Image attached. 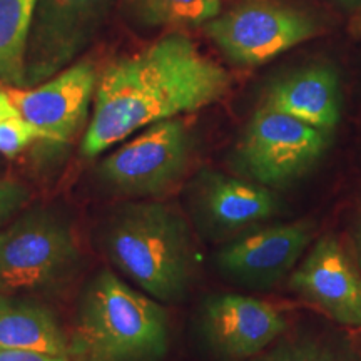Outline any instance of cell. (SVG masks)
Returning a JSON list of instances; mask_svg holds the SVG:
<instances>
[{
    "mask_svg": "<svg viewBox=\"0 0 361 361\" xmlns=\"http://www.w3.org/2000/svg\"><path fill=\"white\" fill-rule=\"evenodd\" d=\"M231 75L188 35L168 34L99 75L80 152L96 157L135 130L221 101Z\"/></svg>",
    "mask_w": 361,
    "mask_h": 361,
    "instance_id": "obj_1",
    "label": "cell"
},
{
    "mask_svg": "<svg viewBox=\"0 0 361 361\" xmlns=\"http://www.w3.org/2000/svg\"><path fill=\"white\" fill-rule=\"evenodd\" d=\"M102 247L126 278L159 303H179L196 273L191 229L178 207L142 200L126 202L102 224Z\"/></svg>",
    "mask_w": 361,
    "mask_h": 361,
    "instance_id": "obj_2",
    "label": "cell"
},
{
    "mask_svg": "<svg viewBox=\"0 0 361 361\" xmlns=\"http://www.w3.org/2000/svg\"><path fill=\"white\" fill-rule=\"evenodd\" d=\"M67 341L71 361H161L169 345L168 313L102 269L80 293Z\"/></svg>",
    "mask_w": 361,
    "mask_h": 361,
    "instance_id": "obj_3",
    "label": "cell"
},
{
    "mask_svg": "<svg viewBox=\"0 0 361 361\" xmlns=\"http://www.w3.org/2000/svg\"><path fill=\"white\" fill-rule=\"evenodd\" d=\"M79 263L69 221L49 207H34L0 231V295L52 290Z\"/></svg>",
    "mask_w": 361,
    "mask_h": 361,
    "instance_id": "obj_4",
    "label": "cell"
},
{
    "mask_svg": "<svg viewBox=\"0 0 361 361\" xmlns=\"http://www.w3.org/2000/svg\"><path fill=\"white\" fill-rule=\"evenodd\" d=\"M191 156V134L174 117L147 126L137 137L104 157L96 178L116 196L154 200L180 183Z\"/></svg>",
    "mask_w": 361,
    "mask_h": 361,
    "instance_id": "obj_5",
    "label": "cell"
},
{
    "mask_svg": "<svg viewBox=\"0 0 361 361\" xmlns=\"http://www.w3.org/2000/svg\"><path fill=\"white\" fill-rule=\"evenodd\" d=\"M328 146V133L264 106L251 117L238 162L251 180L286 188L308 173Z\"/></svg>",
    "mask_w": 361,
    "mask_h": 361,
    "instance_id": "obj_6",
    "label": "cell"
},
{
    "mask_svg": "<svg viewBox=\"0 0 361 361\" xmlns=\"http://www.w3.org/2000/svg\"><path fill=\"white\" fill-rule=\"evenodd\" d=\"M206 34L239 66H261L316 34L310 16L296 8L251 0L206 22Z\"/></svg>",
    "mask_w": 361,
    "mask_h": 361,
    "instance_id": "obj_7",
    "label": "cell"
},
{
    "mask_svg": "<svg viewBox=\"0 0 361 361\" xmlns=\"http://www.w3.org/2000/svg\"><path fill=\"white\" fill-rule=\"evenodd\" d=\"M112 0H39L25 56L24 87L54 78L92 42Z\"/></svg>",
    "mask_w": 361,
    "mask_h": 361,
    "instance_id": "obj_8",
    "label": "cell"
},
{
    "mask_svg": "<svg viewBox=\"0 0 361 361\" xmlns=\"http://www.w3.org/2000/svg\"><path fill=\"white\" fill-rule=\"evenodd\" d=\"M97 80L92 62L80 61L34 87L8 85L6 90L19 116L37 130L40 139L71 142L87 121Z\"/></svg>",
    "mask_w": 361,
    "mask_h": 361,
    "instance_id": "obj_9",
    "label": "cell"
},
{
    "mask_svg": "<svg viewBox=\"0 0 361 361\" xmlns=\"http://www.w3.org/2000/svg\"><path fill=\"white\" fill-rule=\"evenodd\" d=\"M288 284L333 322L361 328V271L335 236L328 234L314 243Z\"/></svg>",
    "mask_w": 361,
    "mask_h": 361,
    "instance_id": "obj_10",
    "label": "cell"
},
{
    "mask_svg": "<svg viewBox=\"0 0 361 361\" xmlns=\"http://www.w3.org/2000/svg\"><path fill=\"white\" fill-rule=\"evenodd\" d=\"M201 326L209 346L228 360H246L263 353L286 331L281 311L268 301L224 293L206 300Z\"/></svg>",
    "mask_w": 361,
    "mask_h": 361,
    "instance_id": "obj_11",
    "label": "cell"
},
{
    "mask_svg": "<svg viewBox=\"0 0 361 361\" xmlns=\"http://www.w3.org/2000/svg\"><path fill=\"white\" fill-rule=\"evenodd\" d=\"M310 221L276 224L229 243L216 256L223 274L246 286L266 288L286 276L313 241Z\"/></svg>",
    "mask_w": 361,
    "mask_h": 361,
    "instance_id": "obj_12",
    "label": "cell"
},
{
    "mask_svg": "<svg viewBox=\"0 0 361 361\" xmlns=\"http://www.w3.org/2000/svg\"><path fill=\"white\" fill-rule=\"evenodd\" d=\"M192 204L211 231H236L278 213V200L263 184L202 171L192 186Z\"/></svg>",
    "mask_w": 361,
    "mask_h": 361,
    "instance_id": "obj_13",
    "label": "cell"
},
{
    "mask_svg": "<svg viewBox=\"0 0 361 361\" xmlns=\"http://www.w3.org/2000/svg\"><path fill=\"white\" fill-rule=\"evenodd\" d=\"M264 104L328 133L336 128L341 114L336 72L323 66L298 71L278 80L269 89Z\"/></svg>",
    "mask_w": 361,
    "mask_h": 361,
    "instance_id": "obj_14",
    "label": "cell"
},
{
    "mask_svg": "<svg viewBox=\"0 0 361 361\" xmlns=\"http://www.w3.org/2000/svg\"><path fill=\"white\" fill-rule=\"evenodd\" d=\"M6 350L69 356V341L51 310L35 301L0 295V351Z\"/></svg>",
    "mask_w": 361,
    "mask_h": 361,
    "instance_id": "obj_15",
    "label": "cell"
},
{
    "mask_svg": "<svg viewBox=\"0 0 361 361\" xmlns=\"http://www.w3.org/2000/svg\"><path fill=\"white\" fill-rule=\"evenodd\" d=\"M39 0H0V84L24 87L25 56Z\"/></svg>",
    "mask_w": 361,
    "mask_h": 361,
    "instance_id": "obj_16",
    "label": "cell"
},
{
    "mask_svg": "<svg viewBox=\"0 0 361 361\" xmlns=\"http://www.w3.org/2000/svg\"><path fill=\"white\" fill-rule=\"evenodd\" d=\"M124 6L144 25H197L219 16L221 0H124Z\"/></svg>",
    "mask_w": 361,
    "mask_h": 361,
    "instance_id": "obj_17",
    "label": "cell"
},
{
    "mask_svg": "<svg viewBox=\"0 0 361 361\" xmlns=\"http://www.w3.org/2000/svg\"><path fill=\"white\" fill-rule=\"evenodd\" d=\"M251 361H350V358L326 343L298 338L278 343L264 353L252 356Z\"/></svg>",
    "mask_w": 361,
    "mask_h": 361,
    "instance_id": "obj_18",
    "label": "cell"
},
{
    "mask_svg": "<svg viewBox=\"0 0 361 361\" xmlns=\"http://www.w3.org/2000/svg\"><path fill=\"white\" fill-rule=\"evenodd\" d=\"M35 139H40L39 133L19 114L0 121V154L2 156H19Z\"/></svg>",
    "mask_w": 361,
    "mask_h": 361,
    "instance_id": "obj_19",
    "label": "cell"
},
{
    "mask_svg": "<svg viewBox=\"0 0 361 361\" xmlns=\"http://www.w3.org/2000/svg\"><path fill=\"white\" fill-rule=\"evenodd\" d=\"M30 201V191L16 180L0 179V226L6 224Z\"/></svg>",
    "mask_w": 361,
    "mask_h": 361,
    "instance_id": "obj_20",
    "label": "cell"
},
{
    "mask_svg": "<svg viewBox=\"0 0 361 361\" xmlns=\"http://www.w3.org/2000/svg\"><path fill=\"white\" fill-rule=\"evenodd\" d=\"M0 361H71L67 355H45L37 353V351H17V350H6L0 351Z\"/></svg>",
    "mask_w": 361,
    "mask_h": 361,
    "instance_id": "obj_21",
    "label": "cell"
},
{
    "mask_svg": "<svg viewBox=\"0 0 361 361\" xmlns=\"http://www.w3.org/2000/svg\"><path fill=\"white\" fill-rule=\"evenodd\" d=\"M17 114H19V112H17L16 106H13L11 97H8L7 90L0 89V121L7 119V117L17 116Z\"/></svg>",
    "mask_w": 361,
    "mask_h": 361,
    "instance_id": "obj_22",
    "label": "cell"
},
{
    "mask_svg": "<svg viewBox=\"0 0 361 361\" xmlns=\"http://www.w3.org/2000/svg\"><path fill=\"white\" fill-rule=\"evenodd\" d=\"M351 239H353V250L356 255V263H358V268L361 271V209H360L358 218H356V221H355Z\"/></svg>",
    "mask_w": 361,
    "mask_h": 361,
    "instance_id": "obj_23",
    "label": "cell"
},
{
    "mask_svg": "<svg viewBox=\"0 0 361 361\" xmlns=\"http://www.w3.org/2000/svg\"><path fill=\"white\" fill-rule=\"evenodd\" d=\"M353 29L356 30V32H361V13L356 17V20L353 22Z\"/></svg>",
    "mask_w": 361,
    "mask_h": 361,
    "instance_id": "obj_24",
    "label": "cell"
}]
</instances>
